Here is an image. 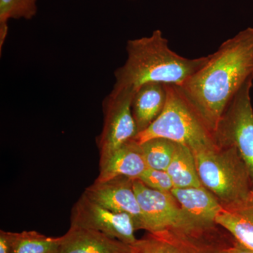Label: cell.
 I'll return each instance as SVG.
<instances>
[{
	"label": "cell",
	"instance_id": "1",
	"mask_svg": "<svg viewBox=\"0 0 253 253\" xmlns=\"http://www.w3.org/2000/svg\"><path fill=\"white\" fill-rule=\"evenodd\" d=\"M253 79V28L223 42L207 62L181 88L214 133L231 100Z\"/></svg>",
	"mask_w": 253,
	"mask_h": 253
},
{
	"label": "cell",
	"instance_id": "5",
	"mask_svg": "<svg viewBox=\"0 0 253 253\" xmlns=\"http://www.w3.org/2000/svg\"><path fill=\"white\" fill-rule=\"evenodd\" d=\"M133 187L142 214L141 229L149 233L165 231L193 232L208 229L201 227L190 217L172 193L151 189L139 179H133Z\"/></svg>",
	"mask_w": 253,
	"mask_h": 253
},
{
	"label": "cell",
	"instance_id": "13",
	"mask_svg": "<svg viewBox=\"0 0 253 253\" xmlns=\"http://www.w3.org/2000/svg\"><path fill=\"white\" fill-rule=\"evenodd\" d=\"M147 168L140 144L134 139L118 148L105 162L99 164L96 181H107L118 176L136 179Z\"/></svg>",
	"mask_w": 253,
	"mask_h": 253
},
{
	"label": "cell",
	"instance_id": "3",
	"mask_svg": "<svg viewBox=\"0 0 253 253\" xmlns=\"http://www.w3.org/2000/svg\"><path fill=\"white\" fill-rule=\"evenodd\" d=\"M193 153L201 184L223 207L239 204L249 197L253 191L252 180L234 146L216 142Z\"/></svg>",
	"mask_w": 253,
	"mask_h": 253
},
{
	"label": "cell",
	"instance_id": "18",
	"mask_svg": "<svg viewBox=\"0 0 253 253\" xmlns=\"http://www.w3.org/2000/svg\"><path fill=\"white\" fill-rule=\"evenodd\" d=\"M38 13V0H0V50L7 36L10 19H33Z\"/></svg>",
	"mask_w": 253,
	"mask_h": 253
},
{
	"label": "cell",
	"instance_id": "21",
	"mask_svg": "<svg viewBox=\"0 0 253 253\" xmlns=\"http://www.w3.org/2000/svg\"><path fill=\"white\" fill-rule=\"evenodd\" d=\"M13 232L0 231V253H12Z\"/></svg>",
	"mask_w": 253,
	"mask_h": 253
},
{
	"label": "cell",
	"instance_id": "17",
	"mask_svg": "<svg viewBox=\"0 0 253 253\" xmlns=\"http://www.w3.org/2000/svg\"><path fill=\"white\" fill-rule=\"evenodd\" d=\"M61 239L36 231L13 232L12 253H57Z\"/></svg>",
	"mask_w": 253,
	"mask_h": 253
},
{
	"label": "cell",
	"instance_id": "10",
	"mask_svg": "<svg viewBox=\"0 0 253 253\" xmlns=\"http://www.w3.org/2000/svg\"><path fill=\"white\" fill-rule=\"evenodd\" d=\"M83 193L113 212L129 214L134 219L136 230L142 229V214L133 187V179L118 176L105 181L95 180Z\"/></svg>",
	"mask_w": 253,
	"mask_h": 253
},
{
	"label": "cell",
	"instance_id": "12",
	"mask_svg": "<svg viewBox=\"0 0 253 253\" xmlns=\"http://www.w3.org/2000/svg\"><path fill=\"white\" fill-rule=\"evenodd\" d=\"M171 193L183 210L201 227L210 229L217 226L216 218L223 206L204 186L174 188Z\"/></svg>",
	"mask_w": 253,
	"mask_h": 253
},
{
	"label": "cell",
	"instance_id": "22",
	"mask_svg": "<svg viewBox=\"0 0 253 253\" xmlns=\"http://www.w3.org/2000/svg\"><path fill=\"white\" fill-rule=\"evenodd\" d=\"M219 253H253V249L239 244L234 239L231 244L221 248Z\"/></svg>",
	"mask_w": 253,
	"mask_h": 253
},
{
	"label": "cell",
	"instance_id": "9",
	"mask_svg": "<svg viewBox=\"0 0 253 253\" xmlns=\"http://www.w3.org/2000/svg\"><path fill=\"white\" fill-rule=\"evenodd\" d=\"M71 226L100 231L129 246L137 241L135 222L130 215L113 212L94 202L84 193L72 208Z\"/></svg>",
	"mask_w": 253,
	"mask_h": 253
},
{
	"label": "cell",
	"instance_id": "16",
	"mask_svg": "<svg viewBox=\"0 0 253 253\" xmlns=\"http://www.w3.org/2000/svg\"><path fill=\"white\" fill-rule=\"evenodd\" d=\"M166 171L170 176L174 188L203 186L198 173L194 153L185 145L176 144L175 152Z\"/></svg>",
	"mask_w": 253,
	"mask_h": 253
},
{
	"label": "cell",
	"instance_id": "6",
	"mask_svg": "<svg viewBox=\"0 0 253 253\" xmlns=\"http://www.w3.org/2000/svg\"><path fill=\"white\" fill-rule=\"evenodd\" d=\"M249 80L231 100L218 123L214 137L217 144L234 146L249 169L253 184V109Z\"/></svg>",
	"mask_w": 253,
	"mask_h": 253
},
{
	"label": "cell",
	"instance_id": "2",
	"mask_svg": "<svg viewBox=\"0 0 253 253\" xmlns=\"http://www.w3.org/2000/svg\"><path fill=\"white\" fill-rule=\"evenodd\" d=\"M126 52V62L114 73V89L135 91L149 83L181 86L209 58L191 59L176 54L160 30L149 37L129 40Z\"/></svg>",
	"mask_w": 253,
	"mask_h": 253
},
{
	"label": "cell",
	"instance_id": "14",
	"mask_svg": "<svg viewBox=\"0 0 253 253\" xmlns=\"http://www.w3.org/2000/svg\"><path fill=\"white\" fill-rule=\"evenodd\" d=\"M166 100V86L162 83H146L134 91L131 100V112L138 134L157 119L164 109Z\"/></svg>",
	"mask_w": 253,
	"mask_h": 253
},
{
	"label": "cell",
	"instance_id": "23",
	"mask_svg": "<svg viewBox=\"0 0 253 253\" xmlns=\"http://www.w3.org/2000/svg\"><path fill=\"white\" fill-rule=\"evenodd\" d=\"M129 1H134V0H129Z\"/></svg>",
	"mask_w": 253,
	"mask_h": 253
},
{
	"label": "cell",
	"instance_id": "7",
	"mask_svg": "<svg viewBox=\"0 0 253 253\" xmlns=\"http://www.w3.org/2000/svg\"><path fill=\"white\" fill-rule=\"evenodd\" d=\"M134 91L131 89L112 91L103 101L104 124L96 139L99 151V164L111 154L137 135L135 121L131 112V100Z\"/></svg>",
	"mask_w": 253,
	"mask_h": 253
},
{
	"label": "cell",
	"instance_id": "15",
	"mask_svg": "<svg viewBox=\"0 0 253 253\" xmlns=\"http://www.w3.org/2000/svg\"><path fill=\"white\" fill-rule=\"evenodd\" d=\"M215 222L238 243L253 249V191L242 202L223 207Z\"/></svg>",
	"mask_w": 253,
	"mask_h": 253
},
{
	"label": "cell",
	"instance_id": "11",
	"mask_svg": "<svg viewBox=\"0 0 253 253\" xmlns=\"http://www.w3.org/2000/svg\"><path fill=\"white\" fill-rule=\"evenodd\" d=\"M57 253H131V246L100 231L70 226Z\"/></svg>",
	"mask_w": 253,
	"mask_h": 253
},
{
	"label": "cell",
	"instance_id": "20",
	"mask_svg": "<svg viewBox=\"0 0 253 253\" xmlns=\"http://www.w3.org/2000/svg\"><path fill=\"white\" fill-rule=\"evenodd\" d=\"M138 179L148 187L161 192L171 193L174 188L172 179L167 171L148 168Z\"/></svg>",
	"mask_w": 253,
	"mask_h": 253
},
{
	"label": "cell",
	"instance_id": "4",
	"mask_svg": "<svg viewBox=\"0 0 253 253\" xmlns=\"http://www.w3.org/2000/svg\"><path fill=\"white\" fill-rule=\"evenodd\" d=\"M167 100L157 119L134 138L139 144L155 138H163L185 145L192 151L216 143L213 132L179 86L166 84Z\"/></svg>",
	"mask_w": 253,
	"mask_h": 253
},
{
	"label": "cell",
	"instance_id": "8",
	"mask_svg": "<svg viewBox=\"0 0 253 253\" xmlns=\"http://www.w3.org/2000/svg\"><path fill=\"white\" fill-rule=\"evenodd\" d=\"M231 242L223 237L215 226L193 232H148L131 245V253H219L221 248Z\"/></svg>",
	"mask_w": 253,
	"mask_h": 253
},
{
	"label": "cell",
	"instance_id": "19",
	"mask_svg": "<svg viewBox=\"0 0 253 253\" xmlns=\"http://www.w3.org/2000/svg\"><path fill=\"white\" fill-rule=\"evenodd\" d=\"M177 143L155 138L140 144L146 166L151 169L167 170L175 152Z\"/></svg>",
	"mask_w": 253,
	"mask_h": 253
}]
</instances>
